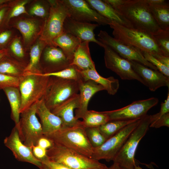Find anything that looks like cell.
<instances>
[{
    "label": "cell",
    "instance_id": "1",
    "mask_svg": "<svg viewBox=\"0 0 169 169\" xmlns=\"http://www.w3.org/2000/svg\"><path fill=\"white\" fill-rule=\"evenodd\" d=\"M132 25L134 28L153 35L161 30L144 0H123L114 8Z\"/></svg>",
    "mask_w": 169,
    "mask_h": 169
},
{
    "label": "cell",
    "instance_id": "2",
    "mask_svg": "<svg viewBox=\"0 0 169 169\" xmlns=\"http://www.w3.org/2000/svg\"><path fill=\"white\" fill-rule=\"evenodd\" d=\"M109 25L113 29L114 38L121 43L146 52L156 58L163 55L153 35L123 26L115 22H111Z\"/></svg>",
    "mask_w": 169,
    "mask_h": 169
},
{
    "label": "cell",
    "instance_id": "3",
    "mask_svg": "<svg viewBox=\"0 0 169 169\" xmlns=\"http://www.w3.org/2000/svg\"><path fill=\"white\" fill-rule=\"evenodd\" d=\"M44 136L54 143L91 158L93 148L87 138L85 128L82 125L62 127L53 133Z\"/></svg>",
    "mask_w": 169,
    "mask_h": 169
},
{
    "label": "cell",
    "instance_id": "4",
    "mask_svg": "<svg viewBox=\"0 0 169 169\" xmlns=\"http://www.w3.org/2000/svg\"><path fill=\"white\" fill-rule=\"evenodd\" d=\"M39 71L24 72L19 77V89L21 97V113L44 96L49 77L40 75Z\"/></svg>",
    "mask_w": 169,
    "mask_h": 169
},
{
    "label": "cell",
    "instance_id": "5",
    "mask_svg": "<svg viewBox=\"0 0 169 169\" xmlns=\"http://www.w3.org/2000/svg\"><path fill=\"white\" fill-rule=\"evenodd\" d=\"M47 155L50 160L62 163L71 169H106L108 167L98 161L54 143L47 150Z\"/></svg>",
    "mask_w": 169,
    "mask_h": 169
},
{
    "label": "cell",
    "instance_id": "6",
    "mask_svg": "<svg viewBox=\"0 0 169 169\" xmlns=\"http://www.w3.org/2000/svg\"><path fill=\"white\" fill-rule=\"evenodd\" d=\"M151 123V115H146L126 139L113 161L123 169H135V155L139 142L145 135Z\"/></svg>",
    "mask_w": 169,
    "mask_h": 169
},
{
    "label": "cell",
    "instance_id": "7",
    "mask_svg": "<svg viewBox=\"0 0 169 169\" xmlns=\"http://www.w3.org/2000/svg\"><path fill=\"white\" fill-rule=\"evenodd\" d=\"M78 81L49 77L43 99L46 107L52 111L73 96L78 94Z\"/></svg>",
    "mask_w": 169,
    "mask_h": 169
},
{
    "label": "cell",
    "instance_id": "8",
    "mask_svg": "<svg viewBox=\"0 0 169 169\" xmlns=\"http://www.w3.org/2000/svg\"><path fill=\"white\" fill-rule=\"evenodd\" d=\"M50 8L45 19L40 39L47 45H53L54 40L64 31L67 10L61 0L49 1Z\"/></svg>",
    "mask_w": 169,
    "mask_h": 169
},
{
    "label": "cell",
    "instance_id": "9",
    "mask_svg": "<svg viewBox=\"0 0 169 169\" xmlns=\"http://www.w3.org/2000/svg\"><path fill=\"white\" fill-rule=\"evenodd\" d=\"M39 100L20 114L18 129L22 141L31 148L37 145L39 140L44 136L40 122L36 116V110Z\"/></svg>",
    "mask_w": 169,
    "mask_h": 169
},
{
    "label": "cell",
    "instance_id": "10",
    "mask_svg": "<svg viewBox=\"0 0 169 169\" xmlns=\"http://www.w3.org/2000/svg\"><path fill=\"white\" fill-rule=\"evenodd\" d=\"M141 119L125 126L100 146L93 148L91 158L98 161L104 159L108 162L113 161L126 139L139 123Z\"/></svg>",
    "mask_w": 169,
    "mask_h": 169
},
{
    "label": "cell",
    "instance_id": "11",
    "mask_svg": "<svg viewBox=\"0 0 169 169\" xmlns=\"http://www.w3.org/2000/svg\"><path fill=\"white\" fill-rule=\"evenodd\" d=\"M69 18L84 23L96 22L99 25H109L111 22L92 8L86 0H62Z\"/></svg>",
    "mask_w": 169,
    "mask_h": 169
},
{
    "label": "cell",
    "instance_id": "12",
    "mask_svg": "<svg viewBox=\"0 0 169 169\" xmlns=\"http://www.w3.org/2000/svg\"><path fill=\"white\" fill-rule=\"evenodd\" d=\"M158 99L155 97L134 101L119 109L104 111L110 121L117 120H134L141 119L151 108L157 104Z\"/></svg>",
    "mask_w": 169,
    "mask_h": 169
},
{
    "label": "cell",
    "instance_id": "13",
    "mask_svg": "<svg viewBox=\"0 0 169 169\" xmlns=\"http://www.w3.org/2000/svg\"><path fill=\"white\" fill-rule=\"evenodd\" d=\"M103 44V43H102ZM103 44L104 59L106 67L115 73L123 80H136L145 85L141 78L133 69L131 63Z\"/></svg>",
    "mask_w": 169,
    "mask_h": 169
},
{
    "label": "cell",
    "instance_id": "14",
    "mask_svg": "<svg viewBox=\"0 0 169 169\" xmlns=\"http://www.w3.org/2000/svg\"><path fill=\"white\" fill-rule=\"evenodd\" d=\"M98 36V40L99 41L109 47L122 57L138 62L153 69L158 70L156 67L145 59L140 50L121 43L105 31L100 30Z\"/></svg>",
    "mask_w": 169,
    "mask_h": 169
},
{
    "label": "cell",
    "instance_id": "15",
    "mask_svg": "<svg viewBox=\"0 0 169 169\" xmlns=\"http://www.w3.org/2000/svg\"><path fill=\"white\" fill-rule=\"evenodd\" d=\"M3 143L5 146L12 151L18 160L29 163L41 169L43 163L34 156L31 149L22 141L18 129L15 126L12 130L10 135L4 139Z\"/></svg>",
    "mask_w": 169,
    "mask_h": 169
},
{
    "label": "cell",
    "instance_id": "16",
    "mask_svg": "<svg viewBox=\"0 0 169 169\" xmlns=\"http://www.w3.org/2000/svg\"><path fill=\"white\" fill-rule=\"evenodd\" d=\"M134 71L141 78L145 85L152 91L159 88L169 87V77L164 75L158 70L150 68L138 62L129 60Z\"/></svg>",
    "mask_w": 169,
    "mask_h": 169
},
{
    "label": "cell",
    "instance_id": "17",
    "mask_svg": "<svg viewBox=\"0 0 169 169\" xmlns=\"http://www.w3.org/2000/svg\"><path fill=\"white\" fill-rule=\"evenodd\" d=\"M99 25L97 23L77 21L68 17L64 22V31L78 38L82 42H93L102 47L103 44L96 38L94 33Z\"/></svg>",
    "mask_w": 169,
    "mask_h": 169
},
{
    "label": "cell",
    "instance_id": "18",
    "mask_svg": "<svg viewBox=\"0 0 169 169\" xmlns=\"http://www.w3.org/2000/svg\"><path fill=\"white\" fill-rule=\"evenodd\" d=\"M79 95L77 94L51 111L61 119L63 127H69L82 125L81 121L76 119L74 114V110L79 107Z\"/></svg>",
    "mask_w": 169,
    "mask_h": 169
},
{
    "label": "cell",
    "instance_id": "19",
    "mask_svg": "<svg viewBox=\"0 0 169 169\" xmlns=\"http://www.w3.org/2000/svg\"><path fill=\"white\" fill-rule=\"evenodd\" d=\"M79 83V105L75 110V118L78 120L82 118L88 110V103L92 96L96 93L105 90L101 85L92 80H84L82 79Z\"/></svg>",
    "mask_w": 169,
    "mask_h": 169
},
{
    "label": "cell",
    "instance_id": "20",
    "mask_svg": "<svg viewBox=\"0 0 169 169\" xmlns=\"http://www.w3.org/2000/svg\"><path fill=\"white\" fill-rule=\"evenodd\" d=\"M36 114L39 117L44 135L53 133L61 129V119L50 110L45 105L43 97L39 101Z\"/></svg>",
    "mask_w": 169,
    "mask_h": 169
},
{
    "label": "cell",
    "instance_id": "21",
    "mask_svg": "<svg viewBox=\"0 0 169 169\" xmlns=\"http://www.w3.org/2000/svg\"><path fill=\"white\" fill-rule=\"evenodd\" d=\"M86 1L92 8L110 22H115L123 26L134 28L131 23L121 13L104 0Z\"/></svg>",
    "mask_w": 169,
    "mask_h": 169
},
{
    "label": "cell",
    "instance_id": "22",
    "mask_svg": "<svg viewBox=\"0 0 169 169\" xmlns=\"http://www.w3.org/2000/svg\"><path fill=\"white\" fill-rule=\"evenodd\" d=\"M48 45L44 53L45 62L51 66L49 73L59 71L70 66L71 62L59 48Z\"/></svg>",
    "mask_w": 169,
    "mask_h": 169
},
{
    "label": "cell",
    "instance_id": "23",
    "mask_svg": "<svg viewBox=\"0 0 169 169\" xmlns=\"http://www.w3.org/2000/svg\"><path fill=\"white\" fill-rule=\"evenodd\" d=\"M78 70L84 80H92L101 85L110 95H115L117 92L119 88V81L114 77L104 78L98 73L95 68L84 70Z\"/></svg>",
    "mask_w": 169,
    "mask_h": 169
},
{
    "label": "cell",
    "instance_id": "24",
    "mask_svg": "<svg viewBox=\"0 0 169 169\" xmlns=\"http://www.w3.org/2000/svg\"><path fill=\"white\" fill-rule=\"evenodd\" d=\"M89 42H82L74 53L70 65H73L79 70L95 69V65L90 54Z\"/></svg>",
    "mask_w": 169,
    "mask_h": 169
},
{
    "label": "cell",
    "instance_id": "25",
    "mask_svg": "<svg viewBox=\"0 0 169 169\" xmlns=\"http://www.w3.org/2000/svg\"><path fill=\"white\" fill-rule=\"evenodd\" d=\"M82 42L78 38L64 32L54 40L53 45L59 46L72 63L75 50Z\"/></svg>",
    "mask_w": 169,
    "mask_h": 169
},
{
    "label": "cell",
    "instance_id": "26",
    "mask_svg": "<svg viewBox=\"0 0 169 169\" xmlns=\"http://www.w3.org/2000/svg\"><path fill=\"white\" fill-rule=\"evenodd\" d=\"M9 102L11 109V117L15 126L18 128L20 121V110L21 97L18 88L10 87L3 90Z\"/></svg>",
    "mask_w": 169,
    "mask_h": 169
},
{
    "label": "cell",
    "instance_id": "27",
    "mask_svg": "<svg viewBox=\"0 0 169 169\" xmlns=\"http://www.w3.org/2000/svg\"><path fill=\"white\" fill-rule=\"evenodd\" d=\"M26 67L8 58V55L0 60V74L19 78L24 74Z\"/></svg>",
    "mask_w": 169,
    "mask_h": 169
},
{
    "label": "cell",
    "instance_id": "28",
    "mask_svg": "<svg viewBox=\"0 0 169 169\" xmlns=\"http://www.w3.org/2000/svg\"><path fill=\"white\" fill-rule=\"evenodd\" d=\"M82 119L81 125L85 128L98 127L110 121L108 115L104 111L93 110H88Z\"/></svg>",
    "mask_w": 169,
    "mask_h": 169
},
{
    "label": "cell",
    "instance_id": "29",
    "mask_svg": "<svg viewBox=\"0 0 169 169\" xmlns=\"http://www.w3.org/2000/svg\"><path fill=\"white\" fill-rule=\"evenodd\" d=\"M148 6L161 29L169 31V5Z\"/></svg>",
    "mask_w": 169,
    "mask_h": 169
},
{
    "label": "cell",
    "instance_id": "30",
    "mask_svg": "<svg viewBox=\"0 0 169 169\" xmlns=\"http://www.w3.org/2000/svg\"><path fill=\"white\" fill-rule=\"evenodd\" d=\"M137 119H138L134 120H117L109 121L98 127L100 132L107 140L125 126Z\"/></svg>",
    "mask_w": 169,
    "mask_h": 169
},
{
    "label": "cell",
    "instance_id": "31",
    "mask_svg": "<svg viewBox=\"0 0 169 169\" xmlns=\"http://www.w3.org/2000/svg\"><path fill=\"white\" fill-rule=\"evenodd\" d=\"M16 27L21 33L26 43L31 41L36 35L38 30L37 24L31 20H20L17 23Z\"/></svg>",
    "mask_w": 169,
    "mask_h": 169
},
{
    "label": "cell",
    "instance_id": "32",
    "mask_svg": "<svg viewBox=\"0 0 169 169\" xmlns=\"http://www.w3.org/2000/svg\"><path fill=\"white\" fill-rule=\"evenodd\" d=\"M39 74L42 76L48 77L54 76L64 79H72L78 82L83 79L78 69L73 65L64 69L53 72L42 73Z\"/></svg>",
    "mask_w": 169,
    "mask_h": 169
},
{
    "label": "cell",
    "instance_id": "33",
    "mask_svg": "<svg viewBox=\"0 0 169 169\" xmlns=\"http://www.w3.org/2000/svg\"><path fill=\"white\" fill-rule=\"evenodd\" d=\"M85 130L89 141L93 148L100 146L106 140L98 127L86 128Z\"/></svg>",
    "mask_w": 169,
    "mask_h": 169
},
{
    "label": "cell",
    "instance_id": "34",
    "mask_svg": "<svg viewBox=\"0 0 169 169\" xmlns=\"http://www.w3.org/2000/svg\"><path fill=\"white\" fill-rule=\"evenodd\" d=\"M153 36L163 55L169 56V31L161 29L158 33Z\"/></svg>",
    "mask_w": 169,
    "mask_h": 169
},
{
    "label": "cell",
    "instance_id": "35",
    "mask_svg": "<svg viewBox=\"0 0 169 169\" xmlns=\"http://www.w3.org/2000/svg\"><path fill=\"white\" fill-rule=\"evenodd\" d=\"M41 52V47L40 44H36L32 47L30 53V62L26 66L24 72L38 71L36 67L39 62Z\"/></svg>",
    "mask_w": 169,
    "mask_h": 169
},
{
    "label": "cell",
    "instance_id": "36",
    "mask_svg": "<svg viewBox=\"0 0 169 169\" xmlns=\"http://www.w3.org/2000/svg\"><path fill=\"white\" fill-rule=\"evenodd\" d=\"M140 51L147 61L156 67L160 72L169 77V68L163 65L158 59L149 53L145 51Z\"/></svg>",
    "mask_w": 169,
    "mask_h": 169
},
{
    "label": "cell",
    "instance_id": "37",
    "mask_svg": "<svg viewBox=\"0 0 169 169\" xmlns=\"http://www.w3.org/2000/svg\"><path fill=\"white\" fill-rule=\"evenodd\" d=\"M19 78L0 74V90L10 87H19Z\"/></svg>",
    "mask_w": 169,
    "mask_h": 169
},
{
    "label": "cell",
    "instance_id": "38",
    "mask_svg": "<svg viewBox=\"0 0 169 169\" xmlns=\"http://www.w3.org/2000/svg\"><path fill=\"white\" fill-rule=\"evenodd\" d=\"M28 2V1L27 0L23 1L19 3L14 6L8 15V21L12 18L17 17L22 14L25 13L28 14L25 8V5Z\"/></svg>",
    "mask_w": 169,
    "mask_h": 169
},
{
    "label": "cell",
    "instance_id": "39",
    "mask_svg": "<svg viewBox=\"0 0 169 169\" xmlns=\"http://www.w3.org/2000/svg\"><path fill=\"white\" fill-rule=\"evenodd\" d=\"M30 13L32 15L42 18L48 17L49 11H48L45 7L40 3L33 5L30 10Z\"/></svg>",
    "mask_w": 169,
    "mask_h": 169
},
{
    "label": "cell",
    "instance_id": "40",
    "mask_svg": "<svg viewBox=\"0 0 169 169\" xmlns=\"http://www.w3.org/2000/svg\"><path fill=\"white\" fill-rule=\"evenodd\" d=\"M169 92L168 90L166 100L164 102H162L161 104V107L159 112L155 114L151 115V123L155 121L164 114L169 112Z\"/></svg>",
    "mask_w": 169,
    "mask_h": 169
},
{
    "label": "cell",
    "instance_id": "41",
    "mask_svg": "<svg viewBox=\"0 0 169 169\" xmlns=\"http://www.w3.org/2000/svg\"><path fill=\"white\" fill-rule=\"evenodd\" d=\"M10 48L12 52L16 56L23 58L24 55V51L20 39L16 38L12 42Z\"/></svg>",
    "mask_w": 169,
    "mask_h": 169
},
{
    "label": "cell",
    "instance_id": "42",
    "mask_svg": "<svg viewBox=\"0 0 169 169\" xmlns=\"http://www.w3.org/2000/svg\"><path fill=\"white\" fill-rule=\"evenodd\" d=\"M163 126L169 127V112L164 114L155 121L151 122L149 127L159 128Z\"/></svg>",
    "mask_w": 169,
    "mask_h": 169
},
{
    "label": "cell",
    "instance_id": "43",
    "mask_svg": "<svg viewBox=\"0 0 169 169\" xmlns=\"http://www.w3.org/2000/svg\"><path fill=\"white\" fill-rule=\"evenodd\" d=\"M31 149L34 156L41 162L47 157V150L38 145L33 146L31 148Z\"/></svg>",
    "mask_w": 169,
    "mask_h": 169
},
{
    "label": "cell",
    "instance_id": "44",
    "mask_svg": "<svg viewBox=\"0 0 169 169\" xmlns=\"http://www.w3.org/2000/svg\"><path fill=\"white\" fill-rule=\"evenodd\" d=\"M50 169H71L65 165L50 160L48 157L41 161Z\"/></svg>",
    "mask_w": 169,
    "mask_h": 169
},
{
    "label": "cell",
    "instance_id": "45",
    "mask_svg": "<svg viewBox=\"0 0 169 169\" xmlns=\"http://www.w3.org/2000/svg\"><path fill=\"white\" fill-rule=\"evenodd\" d=\"M11 34V32L8 30L0 33V48H4L3 46L8 42Z\"/></svg>",
    "mask_w": 169,
    "mask_h": 169
},
{
    "label": "cell",
    "instance_id": "46",
    "mask_svg": "<svg viewBox=\"0 0 169 169\" xmlns=\"http://www.w3.org/2000/svg\"><path fill=\"white\" fill-rule=\"evenodd\" d=\"M54 142L52 141L44 136L39 140L37 145L48 150L52 146Z\"/></svg>",
    "mask_w": 169,
    "mask_h": 169
},
{
    "label": "cell",
    "instance_id": "47",
    "mask_svg": "<svg viewBox=\"0 0 169 169\" xmlns=\"http://www.w3.org/2000/svg\"><path fill=\"white\" fill-rule=\"evenodd\" d=\"M149 6L169 5L168 1L165 0H144Z\"/></svg>",
    "mask_w": 169,
    "mask_h": 169
},
{
    "label": "cell",
    "instance_id": "48",
    "mask_svg": "<svg viewBox=\"0 0 169 169\" xmlns=\"http://www.w3.org/2000/svg\"><path fill=\"white\" fill-rule=\"evenodd\" d=\"M163 65L169 68V56L159 55L156 58Z\"/></svg>",
    "mask_w": 169,
    "mask_h": 169
},
{
    "label": "cell",
    "instance_id": "49",
    "mask_svg": "<svg viewBox=\"0 0 169 169\" xmlns=\"http://www.w3.org/2000/svg\"><path fill=\"white\" fill-rule=\"evenodd\" d=\"M7 9V6L5 4L0 8V26L4 19Z\"/></svg>",
    "mask_w": 169,
    "mask_h": 169
},
{
    "label": "cell",
    "instance_id": "50",
    "mask_svg": "<svg viewBox=\"0 0 169 169\" xmlns=\"http://www.w3.org/2000/svg\"><path fill=\"white\" fill-rule=\"evenodd\" d=\"M8 55V49L5 48H0V60Z\"/></svg>",
    "mask_w": 169,
    "mask_h": 169
},
{
    "label": "cell",
    "instance_id": "51",
    "mask_svg": "<svg viewBox=\"0 0 169 169\" xmlns=\"http://www.w3.org/2000/svg\"><path fill=\"white\" fill-rule=\"evenodd\" d=\"M106 169H123L120 167L117 163L113 162L110 166L108 167Z\"/></svg>",
    "mask_w": 169,
    "mask_h": 169
},
{
    "label": "cell",
    "instance_id": "52",
    "mask_svg": "<svg viewBox=\"0 0 169 169\" xmlns=\"http://www.w3.org/2000/svg\"><path fill=\"white\" fill-rule=\"evenodd\" d=\"M9 1V0H0V6L6 4Z\"/></svg>",
    "mask_w": 169,
    "mask_h": 169
},
{
    "label": "cell",
    "instance_id": "53",
    "mask_svg": "<svg viewBox=\"0 0 169 169\" xmlns=\"http://www.w3.org/2000/svg\"><path fill=\"white\" fill-rule=\"evenodd\" d=\"M41 169H50L47 165L43 164Z\"/></svg>",
    "mask_w": 169,
    "mask_h": 169
},
{
    "label": "cell",
    "instance_id": "54",
    "mask_svg": "<svg viewBox=\"0 0 169 169\" xmlns=\"http://www.w3.org/2000/svg\"><path fill=\"white\" fill-rule=\"evenodd\" d=\"M135 169H143L141 167H140V166H139L136 165L135 167Z\"/></svg>",
    "mask_w": 169,
    "mask_h": 169
},
{
    "label": "cell",
    "instance_id": "55",
    "mask_svg": "<svg viewBox=\"0 0 169 169\" xmlns=\"http://www.w3.org/2000/svg\"><path fill=\"white\" fill-rule=\"evenodd\" d=\"M4 4L0 6V8H1L4 5Z\"/></svg>",
    "mask_w": 169,
    "mask_h": 169
}]
</instances>
